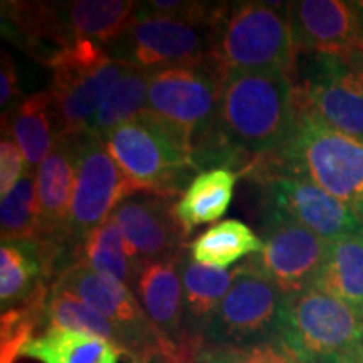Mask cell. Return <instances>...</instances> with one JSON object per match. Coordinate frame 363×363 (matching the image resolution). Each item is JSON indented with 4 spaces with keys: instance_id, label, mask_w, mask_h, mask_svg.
<instances>
[{
    "instance_id": "obj_24",
    "label": "cell",
    "mask_w": 363,
    "mask_h": 363,
    "mask_svg": "<svg viewBox=\"0 0 363 363\" xmlns=\"http://www.w3.org/2000/svg\"><path fill=\"white\" fill-rule=\"evenodd\" d=\"M315 288L343 301L363 318V233L331 242Z\"/></svg>"
},
{
    "instance_id": "obj_14",
    "label": "cell",
    "mask_w": 363,
    "mask_h": 363,
    "mask_svg": "<svg viewBox=\"0 0 363 363\" xmlns=\"http://www.w3.org/2000/svg\"><path fill=\"white\" fill-rule=\"evenodd\" d=\"M54 284L84 299L115 325L123 333L128 350L140 363H160V338L128 286L83 264L67 267Z\"/></svg>"
},
{
    "instance_id": "obj_7",
    "label": "cell",
    "mask_w": 363,
    "mask_h": 363,
    "mask_svg": "<svg viewBox=\"0 0 363 363\" xmlns=\"http://www.w3.org/2000/svg\"><path fill=\"white\" fill-rule=\"evenodd\" d=\"M74 143L76 179L66 227V269L83 240L110 219L126 197L142 192L121 170L104 140L83 131L74 136Z\"/></svg>"
},
{
    "instance_id": "obj_16",
    "label": "cell",
    "mask_w": 363,
    "mask_h": 363,
    "mask_svg": "<svg viewBox=\"0 0 363 363\" xmlns=\"http://www.w3.org/2000/svg\"><path fill=\"white\" fill-rule=\"evenodd\" d=\"M289 17L298 52L363 51V0H298Z\"/></svg>"
},
{
    "instance_id": "obj_28",
    "label": "cell",
    "mask_w": 363,
    "mask_h": 363,
    "mask_svg": "<svg viewBox=\"0 0 363 363\" xmlns=\"http://www.w3.org/2000/svg\"><path fill=\"white\" fill-rule=\"evenodd\" d=\"M72 264H83L99 274L111 276L128 286L130 289L133 286L136 269H138V264L131 259L126 251L123 235L113 217L96 227L83 240V244L76 249Z\"/></svg>"
},
{
    "instance_id": "obj_32",
    "label": "cell",
    "mask_w": 363,
    "mask_h": 363,
    "mask_svg": "<svg viewBox=\"0 0 363 363\" xmlns=\"http://www.w3.org/2000/svg\"><path fill=\"white\" fill-rule=\"evenodd\" d=\"M21 89L17 69L13 65V59L4 51L2 52V67H0V106L9 113L19 104Z\"/></svg>"
},
{
    "instance_id": "obj_23",
    "label": "cell",
    "mask_w": 363,
    "mask_h": 363,
    "mask_svg": "<svg viewBox=\"0 0 363 363\" xmlns=\"http://www.w3.org/2000/svg\"><path fill=\"white\" fill-rule=\"evenodd\" d=\"M238 172L217 167L199 174L175 203V214L190 234L195 227L219 220L229 208L238 184Z\"/></svg>"
},
{
    "instance_id": "obj_17",
    "label": "cell",
    "mask_w": 363,
    "mask_h": 363,
    "mask_svg": "<svg viewBox=\"0 0 363 363\" xmlns=\"http://www.w3.org/2000/svg\"><path fill=\"white\" fill-rule=\"evenodd\" d=\"M74 179V136L59 138L49 157L35 170V185H38L40 217H43V239H40V244L56 249L61 254V272L66 269L65 240L67 220H69Z\"/></svg>"
},
{
    "instance_id": "obj_5",
    "label": "cell",
    "mask_w": 363,
    "mask_h": 363,
    "mask_svg": "<svg viewBox=\"0 0 363 363\" xmlns=\"http://www.w3.org/2000/svg\"><path fill=\"white\" fill-rule=\"evenodd\" d=\"M278 337L301 363H348L363 345V318L318 288L286 296Z\"/></svg>"
},
{
    "instance_id": "obj_15",
    "label": "cell",
    "mask_w": 363,
    "mask_h": 363,
    "mask_svg": "<svg viewBox=\"0 0 363 363\" xmlns=\"http://www.w3.org/2000/svg\"><path fill=\"white\" fill-rule=\"evenodd\" d=\"M174 199L172 195L136 192L113 212L126 251L138 266L187 251L189 233L175 214Z\"/></svg>"
},
{
    "instance_id": "obj_29",
    "label": "cell",
    "mask_w": 363,
    "mask_h": 363,
    "mask_svg": "<svg viewBox=\"0 0 363 363\" xmlns=\"http://www.w3.org/2000/svg\"><path fill=\"white\" fill-rule=\"evenodd\" d=\"M0 235L2 242H21L43 239L38 185L34 172H27L0 202Z\"/></svg>"
},
{
    "instance_id": "obj_9",
    "label": "cell",
    "mask_w": 363,
    "mask_h": 363,
    "mask_svg": "<svg viewBox=\"0 0 363 363\" xmlns=\"http://www.w3.org/2000/svg\"><path fill=\"white\" fill-rule=\"evenodd\" d=\"M261 184L262 216H278L335 242L363 233V222L308 177L271 169L249 172Z\"/></svg>"
},
{
    "instance_id": "obj_31",
    "label": "cell",
    "mask_w": 363,
    "mask_h": 363,
    "mask_svg": "<svg viewBox=\"0 0 363 363\" xmlns=\"http://www.w3.org/2000/svg\"><path fill=\"white\" fill-rule=\"evenodd\" d=\"M26 174L27 163L24 153L13 140L11 131L2 126V140H0V194L2 197L11 192Z\"/></svg>"
},
{
    "instance_id": "obj_26",
    "label": "cell",
    "mask_w": 363,
    "mask_h": 363,
    "mask_svg": "<svg viewBox=\"0 0 363 363\" xmlns=\"http://www.w3.org/2000/svg\"><path fill=\"white\" fill-rule=\"evenodd\" d=\"M40 318L48 323V328L84 331V333L110 340L118 347L128 350V343H126L123 333L115 325L110 323L93 306H89L84 299L66 291L57 284H52L45 293L43 303H40Z\"/></svg>"
},
{
    "instance_id": "obj_13",
    "label": "cell",
    "mask_w": 363,
    "mask_h": 363,
    "mask_svg": "<svg viewBox=\"0 0 363 363\" xmlns=\"http://www.w3.org/2000/svg\"><path fill=\"white\" fill-rule=\"evenodd\" d=\"M262 249L249 256V267L264 276L283 296L315 288L331 242L278 216H262Z\"/></svg>"
},
{
    "instance_id": "obj_18",
    "label": "cell",
    "mask_w": 363,
    "mask_h": 363,
    "mask_svg": "<svg viewBox=\"0 0 363 363\" xmlns=\"http://www.w3.org/2000/svg\"><path fill=\"white\" fill-rule=\"evenodd\" d=\"M51 247L33 240L2 242L0 246V306L2 313L38 298L44 281L61 267Z\"/></svg>"
},
{
    "instance_id": "obj_6",
    "label": "cell",
    "mask_w": 363,
    "mask_h": 363,
    "mask_svg": "<svg viewBox=\"0 0 363 363\" xmlns=\"http://www.w3.org/2000/svg\"><path fill=\"white\" fill-rule=\"evenodd\" d=\"M45 65L51 69V83L45 91L59 138L83 133L126 69L91 39H78Z\"/></svg>"
},
{
    "instance_id": "obj_1",
    "label": "cell",
    "mask_w": 363,
    "mask_h": 363,
    "mask_svg": "<svg viewBox=\"0 0 363 363\" xmlns=\"http://www.w3.org/2000/svg\"><path fill=\"white\" fill-rule=\"evenodd\" d=\"M296 120L294 86L288 72H230L222 78L214 131L197 148L199 165L211 160L247 158L271 162L283 152Z\"/></svg>"
},
{
    "instance_id": "obj_12",
    "label": "cell",
    "mask_w": 363,
    "mask_h": 363,
    "mask_svg": "<svg viewBox=\"0 0 363 363\" xmlns=\"http://www.w3.org/2000/svg\"><path fill=\"white\" fill-rule=\"evenodd\" d=\"M284 296L271 281L247 266L238 264V276L222 299L203 337V348L240 347L278 335Z\"/></svg>"
},
{
    "instance_id": "obj_33",
    "label": "cell",
    "mask_w": 363,
    "mask_h": 363,
    "mask_svg": "<svg viewBox=\"0 0 363 363\" xmlns=\"http://www.w3.org/2000/svg\"><path fill=\"white\" fill-rule=\"evenodd\" d=\"M345 59H347L348 65L352 66V69L357 72V76L363 83V51H353L350 54H347Z\"/></svg>"
},
{
    "instance_id": "obj_34",
    "label": "cell",
    "mask_w": 363,
    "mask_h": 363,
    "mask_svg": "<svg viewBox=\"0 0 363 363\" xmlns=\"http://www.w3.org/2000/svg\"><path fill=\"white\" fill-rule=\"evenodd\" d=\"M348 363H363V345L358 348V352L353 355V358Z\"/></svg>"
},
{
    "instance_id": "obj_10",
    "label": "cell",
    "mask_w": 363,
    "mask_h": 363,
    "mask_svg": "<svg viewBox=\"0 0 363 363\" xmlns=\"http://www.w3.org/2000/svg\"><path fill=\"white\" fill-rule=\"evenodd\" d=\"M211 39L212 26L148 16L136 9L130 26L106 51L120 65L152 72L206 62Z\"/></svg>"
},
{
    "instance_id": "obj_22",
    "label": "cell",
    "mask_w": 363,
    "mask_h": 363,
    "mask_svg": "<svg viewBox=\"0 0 363 363\" xmlns=\"http://www.w3.org/2000/svg\"><path fill=\"white\" fill-rule=\"evenodd\" d=\"M138 2L131 0H76L61 2V12L71 38L91 39L104 49L125 33Z\"/></svg>"
},
{
    "instance_id": "obj_11",
    "label": "cell",
    "mask_w": 363,
    "mask_h": 363,
    "mask_svg": "<svg viewBox=\"0 0 363 363\" xmlns=\"http://www.w3.org/2000/svg\"><path fill=\"white\" fill-rule=\"evenodd\" d=\"M222 76L211 62L150 72L147 110L185 131L195 148L214 131Z\"/></svg>"
},
{
    "instance_id": "obj_4",
    "label": "cell",
    "mask_w": 363,
    "mask_h": 363,
    "mask_svg": "<svg viewBox=\"0 0 363 363\" xmlns=\"http://www.w3.org/2000/svg\"><path fill=\"white\" fill-rule=\"evenodd\" d=\"M104 143L142 192L177 197L201 170L194 140L148 110L113 130Z\"/></svg>"
},
{
    "instance_id": "obj_2",
    "label": "cell",
    "mask_w": 363,
    "mask_h": 363,
    "mask_svg": "<svg viewBox=\"0 0 363 363\" xmlns=\"http://www.w3.org/2000/svg\"><path fill=\"white\" fill-rule=\"evenodd\" d=\"M289 2H225L212 26L208 59L224 78L230 72L283 71L296 62Z\"/></svg>"
},
{
    "instance_id": "obj_27",
    "label": "cell",
    "mask_w": 363,
    "mask_h": 363,
    "mask_svg": "<svg viewBox=\"0 0 363 363\" xmlns=\"http://www.w3.org/2000/svg\"><path fill=\"white\" fill-rule=\"evenodd\" d=\"M150 72L126 67L84 131L104 140L113 130L147 110Z\"/></svg>"
},
{
    "instance_id": "obj_8",
    "label": "cell",
    "mask_w": 363,
    "mask_h": 363,
    "mask_svg": "<svg viewBox=\"0 0 363 363\" xmlns=\"http://www.w3.org/2000/svg\"><path fill=\"white\" fill-rule=\"evenodd\" d=\"M294 101L340 133L363 140V83L345 56L298 52Z\"/></svg>"
},
{
    "instance_id": "obj_3",
    "label": "cell",
    "mask_w": 363,
    "mask_h": 363,
    "mask_svg": "<svg viewBox=\"0 0 363 363\" xmlns=\"http://www.w3.org/2000/svg\"><path fill=\"white\" fill-rule=\"evenodd\" d=\"M254 169L308 177L363 222V140L330 128L298 103L293 133L283 152Z\"/></svg>"
},
{
    "instance_id": "obj_20",
    "label": "cell",
    "mask_w": 363,
    "mask_h": 363,
    "mask_svg": "<svg viewBox=\"0 0 363 363\" xmlns=\"http://www.w3.org/2000/svg\"><path fill=\"white\" fill-rule=\"evenodd\" d=\"M19 353L40 363H121L138 360L110 340L66 328H45L21 343Z\"/></svg>"
},
{
    "instance_id": "obj_25",
    "label": "cell",
    "mask_w": 363,
    "mask_h": 363,
    "mask_svg": "<svg viewBox=\"0 0 363 363\" xmlns=\"http://www.w3.org/2000/svg\"><path fill=\"white\" fill-rule=\"evenodd\" d=\"M262 249V240L251 227L238 219H227L202 233L189 244L190 259L202 266L227 269L242 257Z\"/></svg>"
},
{
    "instance_id": "obj_30",
    "label": "cell",
    "mask_w": 363,
    "mask_h": 363,
    "mask_svg": "<svg viewBox=\"0 0 363 363\" xmlns=\"http://www.w3.org/2000/svg\"><path fill=\"white\" fill-rule=\"evenodd\" d=\"M197 363H301L278 335L240 347L203 348Z\"/></svg>"
},
{
    "instance_id": "obj_21",
    "label": "cell",
    "mask_w": 363,
    "mask_h": 363,
    "mask_svg": "<svg viewBox=\"0 0 363 363\" xmlns=\"http://www.w3.org/2000/svg\"><path fill=\"white\" fill-rule=\"evenodd\" d=\"M2 126L11 131L24 153L27 172L38 170L59 140L48 91L30 94L12 111L2 113Z\"/></svg>"
},
{
    "instance_id": "obj_19",
    "label": "cell",
    "mask_w": 363,
    "mask_h": 363,
    "mask_svg": "<svg viewBox=\"0 0 363 363\" xmlns=\"http://www.w3.org/2000/svg\"><path fill=\"white\" fill-rule=\"evenodd\" d=\"M180 274L184 286L185 335L202 352L206 331L238 276V266L230 271L202 266L190 259L187 251L182 257Z\"/></svg>"
}]
</instances>
